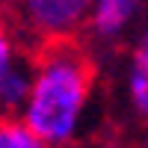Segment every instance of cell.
<instances>
[{
  "label": "cell",
  "mask_w": 148,
  "mask_h": 148,
  "mask_svg": "<svg viewBox=\"0 0 148 148\" xmlns=\"http://www.w3.org/2000/svg\"><path fill=\"white\" fill-rule=\"evenodd\" d=\"M142 3L145 0H95L92 18H89V33L101 42L121 39L125 30L142 12Z\"/></svg>",
  "instance_id": "cell-4"
},
{
  "label": "cell",
  "mask_w": 148,
  "mask_h": 148,
  "mask_svg": "<svg viewBox=\"0 0 148 148\" xmlns=\"http://www.w3.org/2000/svg\"><path fill=\"white\" fill-rule=\"evenodd\" d=\"M125 98L136 119L148 121V24L139 30L136 42L130 47L127 71H125Z\"/></svg>",
  "instance_id": "cell-5"
},
{
  "label": "cell",
  "mask_w": 148,
  "mask_h": 148,
  "mask_svg": "<svg viewBox=\"0 0 148 148\" xmlns=\"http://www.w3.org/2000/svg\"><path fill=\"white\" fill-rule=\"evenodd\" d=\"M95 65L74 42L36 51V77L21 121L51 148L74 145L92 116Z\"/></svg>",
  "instance_id": "cell-1"
},
{
  "label": "cell",
  "mask_w": 148,
  "mask_h": 148,
  "mask_svg": "<svg viewBox=\"0 0 148 148\" xmlns=\"http://www.w3.org/2000/svg\"><path fill=\"white\" fill-rule=\"evenodd\" d=\"M36 77V56L21 47L12 33H3L0 39V107L3 116H21L33 92Z\"/></svg>",
  "instance_id": "cell-3"
},
{
  "label": "cell",
  "mask_w": 148,
  "mask_h": 148,
  "mask_svg": "<svg viewBox=\"0 0 148 148\" xmlns=\"http://www.w3.org/2000/svg\"><path fill=\"white\" fill-rule=\"evenodd\" d=\"M95 0H12L15 27L27 42L42 47L68 45L80 30H89Z\"/></svg>",
  "instance_id": "cell-2"
},
{
  "label": "cell",
  "mask_w": 148,
  "mask_h": 148,
  "mask_svg": "<svg viewBox=\"0 0 148 148\" xmlns=\"http://www.w3.org/2000/svg\"><path fill=\"white\" fill-rule=\"evenodd\" d=\"M142 148H148V121H145V136H142Z\"/></svg>",
  "instance_id": "cell-8"
},
{
  "label": "cell",
  "mask_w": 148,
  "mask_h": 148,
  "mask_svg": "<svg viewBox=\"0 0 148 148\" xmlns=\"http://www.w3.org/2000/svg\"><path fill=\"white\" fill-rule=\"evenodd\" d=\"M0 148H51V145L45 139H39L18 116H3V125H0Z\"/></svg>",
  "instance_id": "cell-6"
},
{
  "label": "cell",
  "mask_w": 148,
  "mask_h": 148,
  "mask_svg": "<svg viewBox=\"0 0 148 148\" xmlns=\"http://www.w3.org/2000/svg\"><path fill=\"white\" fill-rule=\"evenodd\" d=\"M98 148H130V145H121V142H107V145H98Z\"/></svg>",
  "instance_id": "cell-7"
}]
</instances>
